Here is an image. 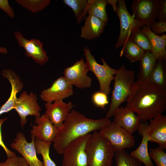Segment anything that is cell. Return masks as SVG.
<instances>
[{
  "mask_svg": "<svg viewBox=\"0 0 166 166\" xmlns=\"http://www.w3.org/2000/svg\"><path fill=\"white\" fill-rule=\"evenodd\" d=\"M113 121L132 134L140 128L141 122L136 114L132 111L121 106L116 110Z\"/></svg>",
  "mask_w": 166,
  "mask_h": 166,
  "instance_id": "18",
  "label": "cell"
},
{
  "mask_svg": "<svg viewBox=\"0 0 166 166\" xmlns=\"http://www.w3.org/2000/svg\"><path fill=\"white\" fill-rule=\"evenodd\" d=\"M150 141L155 142L159 147L166 148V116L159 115L150 120L147 125Z\"/></svg>",
  "mask_w": 166,
  "mask_h": 166,
  "instance_id": "17",
  "label": "cell"
},
{
  "mask_svg": "<svg viewBox=\"0 0 166 166\" xmlns=\"http://www.w3.org/2000/svg\"><path fill=\"white\" fill-rule=\"evenodd\" d=\"M84 23L81 28L80 37L89 40L99 37L103 33L106 25L101 19L90 15L86 17Z\"/></svg>",
  "mask_w": 166,
  "mask_h": 166,
  "instance_id": "21",
  "label": "cell"
},
{
  "mask_svg": "<svg viewBox=\"0 0 166 166\" xmlns=\"http://www.w3.org/2000/svg\"><path fill=\"white\" fill-rule=\"evenodd\" d=\"M159 0H134L131 5L132 16L149 28L158 17Z\"/></svg>",
  "mask_w": 166,
  "mask_h": 166,
  "instance_id": "9",
  "label": "cell"
},
{
  "mask_svg": "<svg viewBox=\"0 0 166 166\" xmlns=\"http://www.w3.org/2000/svg\"><path fill=\"white\" fill-rule=\"evenodd\" d=\"M92 100L96 106L102 109L104 108L109 103L107 95L100 91L96 92L93 94Z\"/></svg>",
  "mask_w": 166,
  "mask_h": 166,
  "instance_id": "34",
  "label": "cell"
},
{
  "mask_svg": "<svg viewBox=\"0 0 166 166\" xmlns=\"http://www.w3.org/2000/svg\"><path fill=\"white\" fill-rule=\"evenodd\" d=\"M1 74L10 81L11 86L10 95L7 101L0 109V115L14 109L17 94L23 88V85L18 76L14 71L3 70Z\"/></svg>",
  "mask_w": 166,
  "mask_h": 166,
  "instance_id": "19",
  "label": "cell"
},
{
  "mask_svg": "<svg viewBox=\"0 0 166 166\" xmlns=\"http://www.w3.org/2000/svg\"><path fill=\"white\" fill-rule=\"evenodd\" d=\"M150 28L152 32L158 35L166 31V22L155 21L152 23Z\"/></svg>",
  "mask_w": 166,
  "mask_h": 166,
  "instance_id": "35",
  "label": "cell"
},
{
  "mask_svg": "<svg viewBox=\"0 0 166 166\" xmlns=\"http://www.w3.org/2000/svg\"><path fill=\"white\" fill-rule=\"evenodd\" d=\"M87 13L94 16L104 22L106 24L108 20L106 7V0H88Z\"/></svg>",
  "mask_w": 166,
  "mask_h": 166,
  "instance_id": "26",
  "label": "cell"
},
{
  "mask_svg": "<svg viewBox=\"0 0 166 166\" xmlns=\"http://www.w3.org/2000/svg\"><path fill=\"white\" fill-rule=\"evenodd\" d=\"M89 71L86 62L82 58L64 69L63 77L72 86L80 89L89 88L91 86L92 81L87 75Z\"/></svg>",
  "mask_w": 166,
  "mask_h": 166,
  "instance_id": "10",
  "label": "cell"
},
{
  "mask_svg": "<svg viewBox=\"0 0 166 166\" xmlns=\"http://www.w3.org/2000/svg\"><path fill=\"white\" fill-rule=\"evenodd\" d=\"M117 1L118 6L116 13L120 20V30L115 45L116 49L123 45L136 30L144 26L130 15L127 10L124 0Z\"/></svg>",
  "mask_w": 166,
  "mask_h": 166,
  "instance_id": "8",
  "label": "cell"
},
{
  "mask_svg": "<svg viewBox=\"0 0 166 166\" xmlns=\"http://www.w3.org/2000/svg\"><path fill=\"white\" fill-rule=\"evenodd\" d=\"M135 73L127 69L122 65L117 69L113 80L114 89L112 92L111 102L105 118L109 119L114 116L120 105L127 102L135 82Z\"/></svg>",
  "mask_w": 166,
  "mask_h": 166,
  "instance_id": "3",
  "label": "cell"
},
{
  "mask_svg": "<svg viewBox=\"0 0 166 166\" xmlns=\"http://www.w3.org/2000/svg\"><path fill=\"white\" fill-rule=\"evenodd\" d=\"M142 30L148 38L152 48V53L157 60L166 59V34H163L159 36L154 34L150 28L144 26Z\"/></svg>",
  "mask_w": 166,
  "mask_h": 166,
  "instance_id": "22",
  "label": "cell"
},
{
  "mask_svg": "<svg viewBox=\"0 0 166 166\" xmlns=\"http://www.w3.org/2000/svg\"><path fill=\"white\" fill-rule=\"evenodd\" d=\"M34 122L37 125L32 127L31 136L46 142H53L57 134L58 129L52 123L45 114L36 117Z\"/></svg>",
  "mask_w": 166,
  "mask_h": 166,
  "instance_id": "15",
  "label": "cell"
},
{
  "mask_svg": "<svg viewBox=\"0 0 166 166\" xmlns=\"http://www.w3.org/2000/svg\"><path fill=\"white\" fill-rule=\"evenodd\" d=\"M31 137V141L29 142L24 133L18 132L16 133L10 146L22 156L29 166H44L43 162L40 160L37 156L34 143L35 137L32 136Z\"/></svg>",
  "mask_w": 166,
  "mask_h": 166,
  "instance_id": "12",
  "label": "cell"
},
{
  "mask_svg": "<svg viewBox=\"0 0 166 166\" xmlns=\"http://www.w3.org/2000/svg\"><path fill=\"white\" fill-rule=\"evenodd\" d=\"M99 132L109 141L115 151L131 148L135 143L134 136L114 121L111 122Z\"/></svg>",
  "mask_w": 166,
  "mask_h": 166,
  "instance_id": "7",
  "label": "cell"
},
{
  "mask_svg": "<svg viewBox=\"0 0 166 166\" xmlns=\"http://www.w3.org/2000/svg\"><path fill=\"white\" fill-rule=\"evenodd\" d=\"M85 150L88 166H112L115 151L109 141L97 131L91 134Z\"/></svg>",
  "mask_w": 166,
  "mask_h": 166,
  "instance_id": "4",
  "label": "cell"
},
{
  "mask_svg": "<svg viewBox=\"0 0 166 166\" xmlns=\"http://www.w3.org/2000/svg\"><path fill=\"white\" fill-rule=\"evenodd\" d=\"M145 51L131 40L127 41L123 45L120 53V57L123 55L131 63L140 61Z\"/></svg>",
  "mask_w": 166,
  "mask_h": 166,
  "instance_id": "25",
  "label": "cell"
},
{
  "mask_svg": "<svg viewBox=\"0 0 166 166\" xmlns=\"http://www.w3.org/2000/svg\"><path fill=\"white\" fill-rule=\"evenodd\" d=\"M37 100L36 94L31 92L28 94L25 91L17 98L14 109L20 117V124L22 128L27 122V116H34L36 117L40 116L41 109Z\"/></svg>",
  "mask_w": 166,
  "mask_h": 166,
  "instance_id": "11",
  "label": "cell"
},
{
  "mask_svg": "<svg viewBox=\"0 0 166 166\" xmlns=\"http://www.w3.org/2000/svg\"><path fill=\"white\" fill-rule=\"evenodd\" d=\"M114 157L115 166H142V163L125 149L115 151Z\"/></svg>",
  "mask_w": 166,
  "mask_h": 166,
  "instance_id": "29",
  "label": "cell"
},
{
  "mask_svg": "<svg viewBox=\"0 0 166 166\" xmlns=\"http://www.w3.org/2000/svg\"><path fill=\"white\" fill-rule=\"evenodd\" d=\"M83 50L89 71H92L97 77L100 91L108 95L110 93V85L114 79L117 69L110 67L104 58L101 59L103 64H98L87 47L84 48Z\"/></svg>",
  "mask_w": 166,
  "mask_h": 166,
  "instance_id": "5",
  "label": "cell"
},
{
  "mask_svg": "<svg viewBox=\"0 0 166 166\" xmlns=\"http://www.w3.org/2000/svg\"><path fill=\"white\" fill-rule=\"evenodd\" d=\"M107 4H111L113 6L114 11L116 12L118 8V6L117 4V0H108Z\"/></svg>",
  "mask_w": 166,
  "mask_h": 166,
  "instance_id": "39",
  "label": "cell"
},
{
  "mask_svg": "<svg viewBox=\"0 0 166 166\" xmlns=\"http://www.w3.org/2000/svg\"><path fill=\"white\" fill-rule=\"evenodd\" d=\"M73 86L63 77H60L49 88L41 91L40 97L46 102H52L63 99L73 94Z\"/></svg>",
  "mask_w": 166,
  "mask_h": 166,
  "instance_id": "14",
  "label": "cell"
},
{
  "mask_svg": "<svg viewBox=\"0 0 166 166\" xmlns=\"http://www.w3.org/2000/svg\"><path fill=\"white\" fill-rule=\"evenodd\" d=\"M0 8L10 18H13L14 17L13 8L10 5L7 0H0Z\"/></svg>",
  "mask_w": 166,
  "mask_h": 166,
  "instance_id": "37",
  "label": "cell"
},
{
  "mask_svg": "<svg viewBox=\"0 0 166 166\" xmlns=\"http://www.w3.org/2000/svg\"><path fill=\"white\" fill-rule=\"evenodd\" d=\"M45 114L53 125L58 129L62 126L68 115L71 111L73 104L71 102L66 103L63 100L56 101L52 102H46Z\"/></svg>",
  "mask_w": 166,
  "mask_h": 166,
  "instance_id": "16",
  "label": "cell"
},
{
  "mask_svg": "<svg viewBox=\"0 0 166 166\" xmlns=\"http://www.w3.org/2000/svg\"><path fill=\"white\" fill-rule=\"evenodd\" d=\"M34 143L37 154H40L42 156L44 166H56L49 156L50 147L52 143L35 138Z\"/></svg>",
  "mask_w": 166,
  "mask_h": 166,
  "instance_id": "28",
  "label": "cell"
},
{
  "mask_svg": "<svg viewBox=\"0 0 166 166\" xmlns=\"http://www.w3.org/2000/svg\"><path fill=\"white\" fill-rule=\"evenodd\" d=\"M14 34L18 45L25 50L27 57H32L37 63L42 65L48 61L49 57L40 41L34 38L27 39L19 31L15 32Z\"/></svg>",
  "mask_w": 166,
  "mask_h": 166,
  "instance_id": "13",
  "label": "cell"
},
{
  "mask_svg": "<svg viewBox=\"0 0 166 166\" xmlns=\"http://www.w3.org/2000/svg\"><path fill=\"white\" fill-rule=\"evenodd\" d=\"M166 60L160 58L152 73L148 81L156 87L166 90Z\"/></svg>",
  "mask_w": 166,
  "mask_h": 166,
  "instance_id": "24",
  "label": "cell"
},
{
  "mask_svg": "<svg viewBox=\"0 0 166 166\" xmlns=\"http://www.w3.org/2000/svg\"><path fill=\"white\" fill-rule=\"evenodd\" d=\"M111 122L109 119H93L86 117L77 111L72 110L58 129L53 141V147L58 154L62 155L67 145L72 141L96 131L100 130Z\"/></svg>",
  "mask_w": 166,
  "mask_h": 166,
  "instance_id": "2",
  "label": "cell"
},
{
  "mask_svg": "<svg viewBox=\"0 0 166 166\" xmlns=\"http://www.w3.org/2000/svg\"><path fill=\"white\" fill-rule=\"evenodd\" d=\"M17 3L32 13L42 11L50 3V0H16Z\"/></svg>",
  "mask_w": 166,
  "mask_h": 166,
  "instance_id": "30",
  "label": "cell"
},
{
  "mask_svg": "<svg viewBox=\"0 0 166 166\" xmlns=\"http://www.w3.org/2000/svg\"><path fill=\"white\" fill-rule=\"evenodd\" d=\"M158 22H166V0H159Z\"/></svg>",
  "mask_w": 166,
  "mask_h": 166,
  "instance_id": "36",
  "label": "cell"
},
{
  "mask_svg": "<svg viewBox=\"0 0 166 166\" xmlns=\"http://www.w3.org/2000/svg\"><path fill=\"white\" fill-rule=\"evenodd\" d=\"M7 52V50L5 47L0 46V53L6 54Z\"/></svg>",
  "mask_w": 166,
  "mask_h": 166,
  "instance_id": "40",
  "label": "cell"
},
{
  "mask_svg": "<svg viewBox=\"0 0 166 166\" xmlns=\"http://www.w3.org/2000/svg\"><path fill=\"white\" fill-rule=\"evenodd\" d=\"M125 108L135 113L141 122L162 114L166 109V90L148 81L135 82Z\"/></svg>",
  "mask_w": 166,
  "mask_h": 166,
  "instance_id": "1",
  "label": "cell"
},
{
  "mask_svg": "<svg viewBox=\"0 0 166 166\" xmlns=\"http://www.w3.org/2000/svg\"><path fill=\"white\" fill-rule=\"evenodd\" d=\"M63 2L72 9L78 23L85 18L87 14L88 0H64Z\"/></svg>",
  "mask_w": 166,
  "mask_h": 166,
  "instance_id": "27",
  "label": "cell"
},
{
  "mask_svg": "<svg viewBox=\"0 0 166 166\" xmlns=\"http://www.w3.org/2000/svg\"><path fill=\"white\" fill-rule=\"evenodd\" d=\"M7 119V117L0 119V146L3 148L5 151L7 157H9L14 156L16 155L14 152L11 151L7 148L2 141L1 130V126L2 124Z\"/></svg>",
  "mask_w": 166,
  "mask_h": 166,
  "instance_id": "38",
  "label": "cell"
},
{
  "mask_svg": "<svg viewBox=\"0 0 166 166\" xmlns=\"http://www.w3.org/2000/svg\"><path fill=\"white\" fill-rule=\"evenodd\" d=\"M151 159L157 166H166V153L160 147L151 148L148 151Z\"/></svg>",
  "mask_w": 166,
  "mask_h": 166,
  "instance_id": "32",
  "label": "cell"
},
{
  "mask_svg": "<svg viewBox=\"0 0 166 166\" xmlns=\"http://www.w3.org/2000/svg\"><path fill=\"white\" fill-rule=\"evenodd\" d=\"M129 40L133 42L145 52H152V48L149 40L141 28L138 29L133 33Z\"/></svg>",
  "mask_w": 166,
  "mask_h": 166,
  "instance_id": "31",
  "label": "cell"
},
{
  "mask_svg": "<svg viewBox=\"0 0 166 166\" xmlns=\"http://www.w3.org/2000/svg\"><path fill=\"white\" fill-rule=\"evenodd\" d=\"M0 166H29V165L22 157L16 156L7 157L5 161L0 162Z\"/></svg>",
  "mask_w": 166,
  "mask_h": 166,
  "instance_id": "33",
  "label": "cell"
},
{
  "mask_svg": "<svg viewBox=\"0 0 166 166\" xmlns=\"http://www.w3.org/2000/svg\"><path fill=\"white\" fill-rule=\"evenodd\" d=\"M148 124L147 122H141L140 128L138 131L142 137L141 142L138 148L130 154L145 166H154L150 158L148 149V143L150 140L147 129Z\"/></svg>",
  "mask_w": 166,
  "mask_h": 166,
  "instance_id": "20",
  "label": "cell"
},
{
  "mask_svg": "<svg viewBox=\"0 0 166 166\" xmlns=\"http://www.w3.org/2000/svg\"><path fill=\"white\" fill-rule=\"evenodd\" d=\"M140 61L139 72L137 76V81H148L157 60L151 52L147 51L145 52Z\"/></svg>",
  "mask_w": 166,
  "mask_h": 166,
  "instance_id": "23",
  "label": "cell"
},
{
  "mask_svg": "<svg viewBox=\"0 0 166 166\" xmlns=\"http://www.w3.org/2000/svg\"><path fill=\"white\" fill-rule=\"evenodd\" d=\"M91 135L89 133L80 137L67 145L62 154V166H88L85 149Z\"/></svg>",
  "mask_w": 166,
  "mask_h": 166,
  "instance_id": "6",
  "label": "cell"
}]
</instances>
